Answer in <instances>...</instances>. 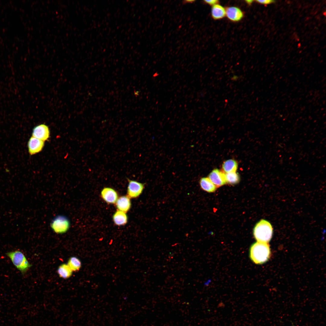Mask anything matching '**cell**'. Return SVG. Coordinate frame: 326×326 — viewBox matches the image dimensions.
I'll return each instance as SVG.
<instances>
[{
    "label": "cell",
    "mask_w": 326,
    "mask_h": 326,
    "mask_svg": "<svg viewBox=\"0 0 326 326\" xmlns=\"http://www.w3.org/2000/svg\"><path fill=\"white\" fill-rule=\"evenodd\" d=\"M270 250L267 243L257 242L251 247L250 256L251 260L257 264L266 262L270 258Z\"/></svg>",
    "instance_id": "1"
},
{
    "label": "cell",
    "mask_w": 326,
    "mask_h": 326,
    "mask_svg": "<svg viewBox=\"0 0 326 326\" xmlns=\"http://www.w3.org/2000/svg\"><path fill=\"white\" fill-rule=\"evenodd\" d=\"M273 229L271 224L268 221L262 219L255 226L253 234L258 242L267 243L272 236Z\"/></svg>",
    "instance_id": "2"
},
{
    "label": "cell",
    "mask_w": 326,
    "mask_h": 326,
    "mask_svg": "<svg viewBox=\"0 0 326 326\" xmlns=\"http://www.w3.org/2000/svg\"><path fill=\"white\" fill-rule=\"evenodd\" d=\"M12 263L22 273H25L31 266L24 254L20 251L16 250L6 253Z\"/></svg>",
    "instance_id": "3"
},
{
    "label": "cell",
    "mask_w": 326,
    "mask_h": 326,
    "mask_svg": "<svg viewBox=\"0 0 326 326\" xmlns=\"http://www.w3.org/2000/svg\"><path fill=\"white\" fill-rule=\"evenodd\" d=\"M70 222L67 217L59 215L54 218L51 223V227L53 231L58 234L64 233L69 229Z\"/></svg>",
    "instance_id": "4"
},
{
    "label": "cell",
    "mask_w": 326,
    "mask_h": 326,
    "mask_svg": "<svg viewBox=\"0 0 326 326\" xmlns=\"http://www.w3.org/2000/svg\"><path fill=\"white\" fill-rule=\"evenodd\" d=\"M128 184L127 188V194L130 198H136L142 193L144 184L136 181L127 179Z\"/></svg>",
    "instance_id": "5"
},
{
    "label": "cell",
    "mask_w": 326,
    "mask_h": 326,
    "mask_svg": "<svg viewBox=\"0 0 326 326\" xmlns=\"http://www.w3.org/2000/svg\"><path fill=\"white\" fill-rule=\"evenodd\" d=\"M50 133L48 126L44 124H41L34 128L32 135V136L45 142L49 139Z\"/></svg>",
    "instance_id": "6"
},
{
    "label": "cell",
    "mask_w": 326,
    "mask_h": 326,
    "mask_svg": "<svg viewBox=\"0 0 326 326\" xmlns=\"http://www.w3.org/2000/svg\"><path fill=\"white\" fill-rule=\"evenodd\" d=\"M208 178L217 187L226 183L225 174L217 169L213 170L209 175Z\"/></svg>",
    "instance_id": "7"
},
{
    "label": "cell",
    "mask_w": 326,
    "mask_h": 326,
    "mask_svg": "<svg viewBox=\"0 0 326 326\" xmlns=\"http://www.w3.org/2000/svg\"><path fill=\"white\" fill-rule=\"evenodd\" d=\"M44 142L33 136H31L29 139L27 144L29 154L32 155L40 152L44 146Z\"/></svg>",
    "instance_id": "8"
},
{
    "label": "cell",
    "mask_w": 326,
    "mask_h": 326,
    "mask_svg": "<svg viewBox=\"0 0 326 326\" xmlns=\"http://www.w3.org/2000/svg\"><path fill=\"white\" fill-rule=\"evenodd\" d=\"M226 10V16L230 20L233 22H238L244 17V13L239 8L235 6L228 7Z\"/></svg>",
    "instance_id": "9"
},
{
    "label": "cell",
    "mask_w": 326,
    "mask_h": 326,
    "mask_svg": "<svg viewBox=\"0 0 326 326\" xmlns=\"http://www.w3.org/2000/svg\"><path fill=\"white\" fill-rule=\"evenodd\" d=\"M101 196L107 203H114L118 199V194L113 189L108 187L104 188L101 191Z\"/></svg>",
    "instance_id": "10"
},
{
    "label": "cell",
    "mask_w": 326,
    "mask_h": 326,
    "mask_svg": "<svg viewBox=\"0 0 326 326\" xmlns=\"http://www.w3.org/2000/svg\"><path fill=\"white\" fill-rule=\"evenodd\" d=\"M116 205L119 210L125 213L127 212L130 209L131 206L129 197L126 196L120 197L116 202Z\"/></svg>",
    "instance_id": "11"
},
{
    "label": "cell",
    "mask_w": 326,
    "mask_h": 326,
    "mask_svg": "<svg viewBox=\"0 0 326 326\" xmlns=\"http://www.w3.org/2000/svg\"><path fill=\"white\" fill-rule=\"evenodd\" d=\"M211 15L215 20L222 19L226 16L225 8L219 4H216L212 7Z\"/></svg>",
    "instance_id": "12"
},
{
    "label": "cell",
    "mask_w": 326,
    "mask_h": 326,
    "mask_svg": "<svg viewBox=\"0 0 326 326\" xmlns=\"http://www.w3.org/2000/svg\"><path fill=\"white\" fill-rule=\"evenodd\" d=\"M199 184L203 190L209 193L215 192L217 188L216 187L208 177L201 178L199 181Z\"/></svg>",
    "instance_id": "13"
},
{
    "label": "cell",
    "mask_w": 326,
    "mask_h": 326,
    "mask_svg": "<svg viewBox=\"0 0 326 326\" xmlns=\"http://www.w3.org/2000/svg\"><path fill=\"white\" fill-rule=\"evenodd\" d=\"M238 167L237 162L233 159H229L225 161L222 164V168L223 171L226 173L235 172Z\"/></svg>",
    "instance_id": "14"
},
{
    "label": "cell",
    "mask_w": 326,
    "mask_h": 326,
    "mask_svg": "<svg viewBox=\"0 0 326 326\" xmlns=\"http://www.w3.org/2000/svg\"><path fill=\"white\" fill-rule=\"evenodd\" d=\"M57 272L59 276L64 279L70 277L73 272L68 264L65 263L61 264L58 267Z\"/></svg>",
    "instance_id": "15"
},
{
    "label": "cell",
    "mask_w": 326,
    "mask_h": 326,
    "mask_svg": "<svg viewBox=\"0 0 326 326\" xmlns=\"http://www.w3.org/2000/svg\"><path fill=\"white\" fill-rule=\"evenodd\" d=\"M127 216L125 213L118 210L113 214V219L115 223L118 225H123L127 221Z\"/></svg>",
    "instance_id": "16"
},
{
    "label": "cell",
    "mask_w": 326,
    "mask_h": 326,
    "mask_svg": "<svg viewBox=\"0 0 326 326\" xmlns=\"http://www.w3.org/2000/svg\"><path fill=\"white\" fill-rule=\"evenodd\" d=\"M72 271H77L81 268L82 264L80 260L75 257H72L68 260L67 264Z\"/></svg>",
    "instance_id": "17"
},
{
    "label": "cell",
    "mask_w": 326,
    "mask_h": 326,
    "mask_svg": "<svg viewBox=\"0 0 326 326\" xmlns=\"http://www.w3.org/2000/svg\"><path fill=\"white\" fill-rule=\"evenodd\" d=\"M226 183L232 185L238 183L240 181L239 174L236 172L225 174Z\"/></svg>",
    "instance_id": "18"
},
{
    "label": "cell",
    "mask_w": 326,
    "mask_h": 326,
    "mask_svg": "<svg viewBox=\"0 0 326 326\" xmlns=\"http://www.w3.org/2000/svg\"><path fill=\"white\" fill-rule=\"evenodd\" d=\"M256 2H257L263 5H268L270 4L275 3V0H256Z\"/></svg>",
    "instance_id": "19"
},
{
    "label": "cell",
    "mask_w": 326,
    "mask_h": 326,
    "mask_svg": "<svg viewBox=\"0 0 326 326\" xmlns=\"http://www.w3.org/2000/svg\"><path fill=\"white\" fill-rule=\"evenodd\" d=\"M204 2L207 4L212 5V6L218 4L219 1L217 0H204Z\"/></svg>",
    "instance_id": "20"
},
{
    "label": "cell",
    "mask_w": 326,
    "mask_h": 326,
    "mask_svg": "<svg viewBox=\"0 0 326 326\" xmlns=\"http://www.w3.org/2000/svg\"><path fill=\"white\" fill-rule=\"evenodd\" d=\"M194 0H185L184 1V3H192L194 2Z\"/></svg>",
    "instance_id": "21"
},
{
    "label": "cell",
    "mask_w": 326,
    "mask_h": 326,
    "mask_svg": "<svg viewBox=\"0 0 326 326\" xmlns=\"http://www.w3.org/2000/svg\"><path fill=\"white\" fill-rule=\"evenodd\" d=\"M246 3H247L248 5H251L253 2V0H246L245 1Z\"/></svg>",
    "instance_id": "22"
},
{
    "label": "cell",
    "mask_w": 326,
    "mask_h": 326,
    "mask_svg": "<svg viewBox=\"0 0 326 326\" xmlns=\"http://www.w3.org/2000/svg\"></svg>",
    "instance_id": "23"
}]
</instances>
